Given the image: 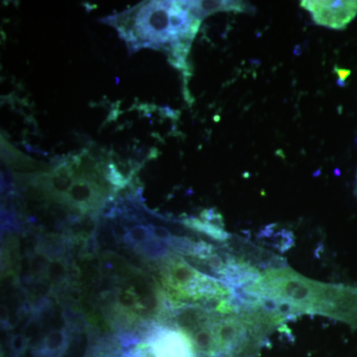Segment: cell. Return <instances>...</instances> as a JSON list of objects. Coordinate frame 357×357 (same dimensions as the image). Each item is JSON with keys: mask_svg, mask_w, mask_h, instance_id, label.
I'll return each mask as SVG.
<instances>
[{"mask_svg": "<svg viewBox=\"0 0 357 357\" xmlns=\"http://www.w3.org/2000/svg\"><path fill=\"white\" fill-rule=\"evenodd\" d=\"M238 293L246 304L287 319L314 314L347 324L357 331V286L323 283L290 268L266 270Z\"/></svg>", "mask_w": 357, "mask_h": 357, "instance_id": "6da1fadb", "label": "cell"}, {"mask_svg": "<svg viewBox=\"0 0 357 357\" xmlns=\"http://www.w3.org/2000/svg\"><path fill=\"white\" fill-rule=\"evenodd\" d=\"M159 279L170 307L201 306L218 314L236 312V291L170 252L158 261Z\"/></svg>", "mask_w": 357, "mask_h": 357, "instance_id": "7a4b0ae2", "label": "cell"}, {"mask_svg": "<svg viewBox=\"0 0 357 357\" xmlns=\"http://www.w3.org/2000/svg\"><path fill=\"white\" fill-rule=\"evenodd\" d=\"M301 6L312 13L319 25L344 29L357 14V1H302Z\"/></svg>", "mask_w": 357, "mask_h": 357, "instance_id": "3957f363", "label": "cell"}, {"mask_svg": "<svg viewBox=\"0 0 357 357\" xmlns=\"http://www.w3.org/2000/svg\"><path fill=\"white\" fill-rule=\"evenodd\" d=\"M185 7L192 17L203 20L211 13L220 11H234L244 13L246 6L241 1H229V0H215V1H185Z\"/></svg>", "mask_w": 357, "mask_h": 357, "instance_id": "277c9868", "label": "cell"}, {"mask_svg": "<svg viewBox=\"0 0 357 357\" xmlns=\"http://www.w3.org/2000/svg\"><path fill=\"white\" fill-rule=\"evenodd\" d=\"M183 223L189 229L199 232V234H203L204 236L211 237V238L217 241H227L230 238V234L225 230V227H218L215 223L202 220V218H185V220H183Z\"/></svg>", "mask_w": 357, "mask_h": 357, "instance_id": "5b68a950", "label": "cell"}, {"mask_svg": "<svg viewBox=\"0 0 357 357\" xmlns=\"http://www.w3.org/2000/svg\"><path fill=\"white\" fill-rule=\"evenodd\" d=\"M335 70L337 76L340 77V81L344 82V79L351 75V70H349L337 69V68H335Z\"/></svg>", "mask_w": 357, "mask_h": 357, "instance_id": "8992f818", "label": "cell"}, {"mask_svg": "<svg viewBox=\"0 0 357 357\" xmlns=\"http://www.w3.org/2000/svg\"><path fill=\"white\" fill-rule=\"evenodd\" d=\"M241 307H252V306H248V305H241ZM241 307H239V309H241ZM258 309H260V307H258ZM238 311H239V310H238ZM264 311H265V310H264ZM270 314H273L274 317H276V318L278 319L279 321H281V323H284V321H286L285 319H282L283 318H281V317L277 316V314H274L273 312H270Z\"/></svg>", "mask_w": 357, "mask_h": 357, "instance_id": "52a82bcc", "label": "cell"}]
</instances>
